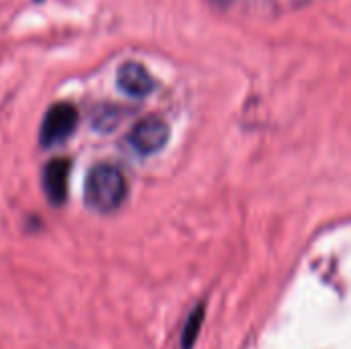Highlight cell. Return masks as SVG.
Masks as SVG:
<instances>
[{"label":"cell","instance_id":"1","mask_svg":"<svg viewBox=\"0 0 351 349\" xmlns=\"http://www.w3.org/2000/svg\"><path fill=\"white\" fill-rule=\"evenodd\" d=\"M128 195L125 175L113 165L95 167L84 183V202L90 210L101 214L115 212Z\"/></svg>","mask_w":351,"mask_h":349},{"label":"cell","instance_id":"2","mask_svg":"<svg viewBox=\"0 0 351 349\" xmlns=\"http://www.w3.org/2000/svg\"><path fill=\"white\" fill-rule=\"evenodd\" d=\"M78 123V111L72 103H56L51 105L41 121L39 130V142L41 146L49 148L56 144H62L72 136Z\"/></svg>","mask_w":351,"mask_h":349},{"label":"cell","instance_id":"3","mask_svg":"<svg viewBox=\"0 0 351 349\" xmlns=\"http://www.w3.org/2000/svg\"><path fill=\"white\" fill-rule=\"evenodd\" d=\"M130 144L140 154H154L169 142V125L165 119L150 115L140 119L130 132Z\"/></svg>","mask_w":351,"mask_h":349},{"label":"cell","instance_id":"4","mask_svg":"<svg viewBox=\"0 0 351 349\" xmlns=\"http://www.w3.org/2000/svg\"><path fill=\"white\" fill-rule=\"evenodd\" d=\"M70 169H72V163L68 158H53L43 167L41 183L51 206H62L66 202Z\"/></svg>","mask_w":351,"mask_h":349},{"label":"cell","instance_id":"5","mask_svg":"<svg viewBox=\"0 0 351 349\" xmlns=\"http://www.w3.org/2000/svg\"><path fill=\"white\" fill-rule=\"evenodd\" d=\"M117 86L130 97H146L154 88V78L138 62H125L117 70Z\"/></svg>","mask_w":351,"mask_h":349},{"label":"cell","instance_id":"6","mask_svg":"<svg viewBox=\"0 0 351 349\" xmlns=\"http://www.w3.org/2000/svg\"><path fill=\"white\" fill-rule=\"evenodd\" d=\"M119 123V111L115 107H101L93 115V125L101 132H109Z\"/></svg>","mask_w":351,"mask_h":349},{"label":"cell","instance_id":"7","mask_svg":"<svg viewBox=\"0 0 351 349\" xmlns=\"http://www.w3.org/2000/svg\"><path fill=\"white\" fill-rule=\"evenodd\" d=\"M199 323H202V309H197V311L191 315V319H189V323H187V327H185V333H183V349H191L189 346L193 344V339H195V335H197Z\"/></svg>","mask_w":351,"mask_h":349}]
</instances>
